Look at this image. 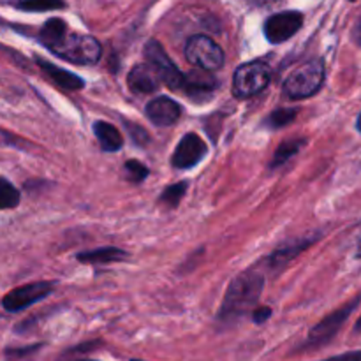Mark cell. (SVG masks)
Listing matches in <instances>:
<instances>
[{
	"mask_svg": "<svg viewBox=\"0 0 361 361\" xmlns=\"http://www.w3.org/2000/svg\"><path fill=\"white\" fill-rule=\"evenodd\" d=\"M67 34V25L66 21L60 20V18H53V20H48L44 23V27L41 28V42L46 46L48 49H51L53 46L59 44L60 39Z\"/></svg>",
	"mask_w": 361,
	"mask_h": 361,
	"instance_id": "obj_18",
	"label": "cell"
},
{
	"mask_svg": "<svg viewBox=\"0 0 361 361\" xmlns=\"http://www.w3.org/2000/svg\"><path fill=\"white\" fill-rule=\"evenodd\" d=\"M303 16L296 11H286V13L274 14L264 23V35L271 44H279L291 39L296 32L302 28Z\"/></svg>",
	"mask_w": 361,
	"mask_h": 361,
	"instance_id": "obj_9",
	"label": "cell"
},
{
	"mask_svg": "<svg viewBox=\"0 0 361 361\" xmlns=\"http://www.w3.org/2000/svg\"><path fill=\"white\" fill-rule=\"evenodd\" d=\"M73 361H97V360H85L83 358V360H73Z\"/></svg>",
	"mask_w": 361,
	"mask_h": 361,
	"instance_id": "obj_35",
	"label": "cell"
},
{
	"mask_svg": "<svg viewBox=\"0 0 361 361\" xmlns=\"http://www.w3.org/2000/svg\"><path fill=\"white\" fill-rule=\"evenodd\" d=\"M353 37H355L356 44H360V46H361V20L358 21V23H356L355 32H353Z\"/></svg>",
	"mask_w": 361,
	"mask_h": 361,
	"instance_id": "obj_30",
	"label": "cell"
},
{
	"mask_svg": "<svg viewBox=\"0 0 361 361\" xmlns=\"http://www.w3.org/2000/svg\"><path fill=\"white\" fill-rule=\"evenodd\" d=\"M356 256H358L360 259H361V240H360V243H358V252H356Z\"/></svg>",
	"mask_w": 361,
	"mask_h": 361,
	"instance_id": "obj_33",
	"label": "cell"
},
{
	"mask_svg": "<svg viewBox=\"0 0 361 361\" xmlns=\"http://www.w3.org/2000/svg\"><path fill=\"white\" fill-rule=\"evenodd\" d=\"M361 295L356 296L355 300H351L349 303H345L344 307L337 309L335 312H331L330 316L324 317L321 323H317L312 330L309 331V337L305 338L302 345L298 348V351H314V349H319L323 345L330 344L335 337H337L338 331L342 330V326L345 324V321L351 317V314L355 312L356 307L360 305Z\"/></svg>",
	"mask_w": 361,
	"mask_h": 361,
	"instance_id": "obj_3",
	"label": "cell"
},
{
	"mask_svg": "<svg viewBox=\"0 0 361 361\" xmlns=\"http://www.w3.org/2000/svg\"><path fill=\"white\" fill-rule=\"evenodd\" d=\"M270 316H271L270 307H259V309H254L252 312V319L256 324H263L264 321L270 319Z\"/></svg>",
	"mask_w": 361,
	"mask_h": 361,
	"instance_id": "obj_27",
	"label": "cell"
},
{
	"mask_svg": "<svg viewBox=\"0 0 361 361\" xmlns=\"http://www.w3.org/2000/svg\"><path fill=\"white\" fill-rule=\"evenodd\" d=\"M161 78H159L157 71L150 66V63H140L130 69L129 76H127V85L134 94H152L161 87Z\"/></svg>",
	"mask_w": 361,
	"mask_h": 361,
	"instance_id": "obj_11",
	"label": "cell"
},
{
	"mask_svg": "<svg viewBox=\"0 0 361 361\" xmlns=\"http://www.w3.org/2000/svg\"><path fill=\"white\" fill-rule=\"evenodd\" d=\"M351 2H355V0H351Z\"/></svg>",
	"mask_w": 361,
	"mask_h": 361,
	"instance_id": "obj_37",
	"label": "cell"
},
{
	"mask_svg": "<svg viewBox=\"0 0 361 361\" xmlns=\"http://www.w3.org/2000/svg\"><path fill=\"white\" fill-rule=\"evenodd\" d=\"M356 126H358V130L361 133V113H360V116H358V123H356Z\"/></svg>",
	"mask_w": 361,
	"mask_h": 361,
	"instance_id": "obj_34",
	"label": "cell"
},
{
	"mask_svg": "<svg viewBox=\"0 0 361 361\" xmlns=\"http://www.w3.org/2000/svg\"><path fill=\"white\" fill-rule=\"evenodd\" d=\"M16 7L21 11H30V13H42V11H55L66 7L63 0H20Z\"/></svg>",
	"mask_w": 361,
	"mask_h": 361,
	"instance_id": "obj_21",
	"label": "cell"
},
{
	"mask_svg": "<svg viewBox=\"0 0 361 361\" xmlns=\"http://www.w3.org/2000/svg\"><path fill=\"white\" fill-rule=\"evenodd\" d=\"M298 111L291 108H279L271 113L270 116L267 118L264 126L270 127V129H281V127H286L288 123H291L293 120L296 118Z\"/></svg>",
	"mask_w": 361,
	"mask_h": 361,
	"instance_id": "obj_22",
	"label": "cell"
},
{
	"mask_svg": "<svg viewBox=\"0 0 361 361\" xmlns=\"http://www.w3.org/2000/svg\"><path fill=\"white\" fill-rule=\"evenodd\" d=\"M127 254L123 250L116 249V247H102V249L88 250V252L78 254L76 259L81 263H92V264H106V263H116V261L126 259Z\"/></svg>",
	"mask_w": 361,
	"mask_h": 361,
	"instance_id": "obj_17",
	"label": "cell"
},
{
	"mask_svg": "<svg viewBox=\"0 0 361 361\" xmlns=\"http://www.w3.org/2000/svg\"><path fill=\"white\" fill-rule=\"evenodd\" d=\"M264 288L263 275L256 271H245L233 279L222 300L221 310H219V321L222 324H233L240 317L245 316L259 300L261 291Z\"/></svg>",
	"mask_w": 361,
	"mask_h": 361,
	"instance_id": "obj_1",
	"label": "cell"
},
{
	"mask_svg": "<svg viewBox=\"0 0 361 361\" xmlns=\"http://www.w3.org/2000/svg\"><path fill=\"white\" fill-rule=\"evenodd\" d=\"M51 51L67 62L92 66V63L99 62L102 49L97 39L92 37V35L73 34V32L67 30V34L59 41V44L53 46Z\"/></svg>",
	"mask_w": 361,
	"mask_h": 361,
	"instance_id": "obj_4",
	"label": "cell"
},
{
	"mask_svg": "<svg viewBox=\"0 0 361 361\" xmlns=\"http://www.w3.org/2000/svg\"><path fill=\"white\" fill-rule=\"evenodd\" d=\"M127 129H129L130 136H133V140H134V143H137V145L148 143V134H147V130L143 129V127L134 126V123H127Z\"/></svg>",
	"mask_w": 361,
	"mask_h": 361,
	"instance_id": "obj_26",
	"label": "cell"
},
{
	"mask_svg": "<svg viewBox=\"0 0 361 361\" xmlns=\"http://www.w3.org/2000/svg\"><path fill=\"white\" fill-rule=\"evenodd\" d=\"M94 134L99 140L102 150L106 152H116L122 148V134L115 126L108 122H95L94 123Z\"/></svg>",
	"mask_w": 361,
	"mask_h": 361,
	"instance_id": "obj_16",
	"label": "cell"
},
{
	"mask_svg": "<svg viewBox=\"0 0 361 361\" xmlns=\"http://www.w3.org/2000/svg\"><path fill=\"white\" fill-rule=\"evenodd\" d=\"M18 204H20V190L6 178H0V210H13Z\"/></svg>",
	"mask_w": 361,
	"mask_h": 361,
	"instance_id": "obj_20",
	"label": "cell"
},
{
	"mask_svg": "<svg viewBox=\"0 0 361 361\" xmlns=\"http://www.w3.org/2000/svg\"><path fill=\"white\" fill-rule=\"evenodd\" d=\"M305 145V140H293V141H286L282 143L281 147L277 148L274 155V161H271V168H279L284 162H288L293 155H296L300 152V148Z\"/></svg>",
	"mask_w": 361,
	"mask_h": 361,
	"instance_id": "obj_19",
	"label": "cell"
},
{
	"mask_svg": "<svg viewBox=\"0 0 361 361\" xmlns=\"http://www.w3.org/2000/svg\"><path fill=\"white\" fill-rule=\"evenodd\" d=\"M317 238H319V236H307V238L288 242L286 245H282L281 249H277L270 257H268V267H270L274 271L281 270V268H284L286 264L291 263L296 256H300L303 250L309 249Z\"/></svg>",
	"mask_w": 361,
	"mask_h": 361,
	"instance_id": "obj_13",
	"label": "cell"
},
{
	"mask_svg": "<svg viewBox=\"0 0 361 361\" xmlns=\"http://www.w3.org/2000/svg\"><path fill=\"white\" fill-rule=\"evenodd\" d=\"M123 169H126V175L130 182H143L148 176V169L137 161H127Z\"/></svg>",
	"mask_w": 361,
	"mask_h": 361,
	"instance_id": "obj_24",
	"label": "cell"
},
{
	"mask_svg": "<svg viewBox=\"0 0 361 361\" xmlns=\"http://www.w3.org/2000/svg\"><path fill=\"white\" fill-rule=\"evenodd\" d=\"M182 115V108L169 97H157L147 106V116L159 127H169Z\"/></svg>",
	"mask_w": 361,
	"mask_h": 361,
	"instance_id": "obj_12",
	"label": "cell"
},
{
	"mask_svg": "<svg viewBox=\"0 0 361 361\" xmlns=\"http://www.w3.org/2000/svg\"><path fill=\"white\" fill-rule=\"evenodd\" d=\"M185 59L201 69L215 71L224 63V51L208 35H194L185 44Z\"/></svg>",
	"mask_w": 361,
	"mask_h": 361,
	"instance_id": "obj_6",
	"label": "cell"
},
{
	"mask_svg": "<svg viewBox=\"0 0 361 361\" xmlns=\"http://www.w3.org/2000/svg\"><path fill=\"white\" fill-rule=\"evenodd\" d=\"M185 190H187V183H183V182L182 183H175V185L168 187V189H166L164 192L161 194V200H159V201H161L162 204H166V207L175 208L176 204L182 201Z\"/></svg>",
	"mask_w": 361,
	"mask_h": 361,
	"instance_id": "obj_23",
	"label": "cell"
},
{
	"mask_svg": "<svg viewBox=\"0 0 361 361\" xmlns=\"http://www.w3.org/2000/svg\"><path fill=\"white\" fill-rule=\"evenodd\" d=\"M355 334H361V317H360L358 323H356V326H355Z\"/></svg>",
	"mask_w": 361,
	"mask_h": 361,
	"instance_id": "obj_32",
	"label": "cell"
},
{
	"mask_svg": "<svg viewBox=\"0 0 361 361\" xmlns=\"http://www.w3.org/2000/svg\"><path fill=\"white\" fill-rule=\"evenodd\" d=\"M130 361H143V360H130Z\"/></svg>",
	"mask_w": 361,
	"mask_h": 361,
	"instance_id": "obj_36",
	"label": "cell"
},
{
	"mask_svg": "<svg viewBox=\"0 0 361 361\" xmlns=\"http://www.w3.org/2000/svg\"><path fill=\"white\" fill-rule=\"evenodd\" d=\"M35 62H37L39 67L44 71L46 76H48L53 83L59 85L60 88H63V90L74 92L81 90V88L85 87V81L81 80L80 76H76L74 73H71V71L60 69V67L53 66L51 62H48V60L44 59H35Z\"/></svg>",
	"mask_w": 361,
	"mask_h": 361,
	"instance_id": "obj_15",
	"label": "cell"
},
{
	"mask_svg": "<svg viewBox=\"0 0 361 361\" xmlns=\"http://www.w3.org/2000/svg\"><path fill=\"white\" fill-rule=\"evenodd\" d=\"M321 361H361V351H348L342 355L331 356V358L321 360Z\"/></svg>",
	"mask_w": 361,
	"mask_h": 361,
	"instance_id": "obj_28",
	"label": "cell"
},
{
	"mask_svg": "<svg viewBox=\"0 0 361 361\" xmlns=\"http://www.w3.org/2000/svg\"><path fill=\"white\" fill-rule=\"evenodd\" d=\"M55 289V282L41 281V282H32V284L20 286L14 288L7 293L2 298V307L7 312H20V310L27 309V307L34 305V303L41 302L46 296L51 295Z\"/></svg>",
	"mask_w": 361,
	"mask_h": 361,
	"instance_id": "obj_8",
	"label": "cell"
},
{
	"mask_svg": "<svg viewBox=\"0 0 361 361\" xmlns=\"http://www.w3.org/2000/svg\"><path fill=\"white\" fill-rule=\"evenodd\" d=\"M41 349V345L35 344V345H27V348H18V349H7L6 356L7 361H23L30 356H34L35 353Z\"/></svg>",
	"mask_w": 361,
	"mask_h": 361,
	"instance_id": "obj_25",
	"label": "cell"
},
{
	"mask_svg": "<svg viewBox=\"0 0 361 361\" xmlns=\"http://www.w3.org/2000/svg\"><path fill=\"white\" fill-rule=\"evenodd\" d=\"M145 56H147V62L157 71L159 78L162 83H166V87H169L171 90H183V74L169 59L161 42L155 39L148 41L145 46Z\"/></svg>",
	"mask_w": 361,
	"mask_h": 361,
	"instance_id": "obj_7",
	"label": "cell"
},
{
	"mask_svg": "<svg viewBox=\"0 0 361 361\" xmlns=\"http://www.w3.org/2000/svg\"><path fill=\"white\" fill-rule=\"evenodd\" d=\"M207 143L197 134L189 133L176 145L175 154L171 157V164L178 169H189L192 166H196L197 162L203 161V157L207 155Z\"/></svg>",
	"mask_w": 361,
	"mask_h": 361,
	"instance_id": "obj_10",
	"label": "cell"
},
{
	"mask_svg": "<svg viewBox=\"0 0 361 361\" xmlns=\"http://www.w3.org/2000/svg\"><path fill=\"white\" fill-rule=\"evenodd\" d=\"M217 87V80L210 74V71L196 67L190 73L183 74V92L192 97L197 95H210L212 90Z\"/></svg>",
	"mask_w": 361,
	"mask_h": 361,
	"instance_id": "obj_14",
	"label": "cell"
},
{
	"mask_svg": "<svg viewBox=\"0 0 361 361\" xmlns=\"http://www.w3.org/2000/svg\"><path fill=\"white\" fill-rule=\"evenodd\" d=\"M247 2L254 4V6H268V4H274L277 0H247Z\"/></svg>",
	"mask_w": 361,
	"mask_h": 361,
	"instance_id": "obj_31",
	"label": "cell"
},
{
	"mask_svg": "<svg viewBox=\"0 0 361 361\" xmlns=\"http://www.w3.org/2000/svg\"><path fill=\"white\" fill-rule=\"evenodd\" d=\"M271 67L267 62L254 60L240 66L233 76V94L240 99L252 97L270 85Z\"/></svg>",
	"mask_w": 361,
	"mask_h": 361,
	"instance_id": "obj_5",
	"label": "cell"
},
{
	"mask_svg": "<svg viewBox=\"0 0 361 361\" xmlns=\"http://www.w3.org/2000/svg\"><path fill=\"white\" fill-rule=\"evenodd\" d=\"M324 62L321 59L310 60L293 71L284 81V94L289 99H307L319 92L324 83Z\"/></svg>",
	"mask_w": 361,
	"mask_h": 361,
	"instance_id": "obj_2",
	"label": "cell"
},
{
	"mask_svg": "<svg viewBox=\"0 0 361 361\" xmlns=\"http://www.w3.org/2000/svg\"><path fill=\"white\" fill-rule=\"evenodd\" d=\"M18 145H20V140L16 136L0 129V147H18Z\"/></svg>",
	"mask_w": 361,
	"mask_h": 361,
	"instance_id": "obj_29",
	"label": "cell"
},
{
	"mask_svg": "<svg viewBox=\"0 0 361 361\" xmlns=\"http://www.w3.org/2000/svg\"><path fill=\"white\" fill-rule=\"evenodd\" d=\"M0 23H2V20H0Z\"/></svg>",
	"mask_w": 361,
	"mask_h": 361,
	"instance_id": "obj_38",
	"label": "cell"
}]
</instances>
